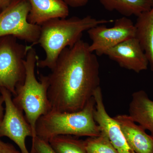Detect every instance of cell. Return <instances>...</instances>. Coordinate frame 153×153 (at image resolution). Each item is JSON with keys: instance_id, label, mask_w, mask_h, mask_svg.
<instances>
[{"instance_id": "obj_1", "label": "cell", "mask_w": 153, "mask_h": 153, "mask_svg": "<svg viewBox=\"0 0 153 153\" xmlns=\"http://www.w3.org/2000/svg\"><path fill=\"white\" fill-rule=\"evenodd\" d=\"M51 71L47 94L52 110L79 111L100 86L98 59L82 39L61 52Z\"/></svg>"}, {"instance_id": "obj_2", "label": "cell", "mask_w": 153, "mask_h": 153, "mask_svg": "<svg viewBox=\"0 0 153 153\" xmlns=\"http://www.w3.org/2000/svg\"><path fill=\"white\" fill-rule=\"evenodd\" d=\"M113 20L97 19L88 16L80 18L52 19L41 25L40 36L36 44L45 51L46 57L37 61L40 68L52 69L61 52L81 39L82 33L99 25L113 23Z\"/></svg>"}, {"instance_id": "obj_3", "label": "cell", "mask_w": 153, "mask_h": 153, "mask_svg": "<svg viewBox=\"0 0 153 153\" xmlns=\"http://www.w3.org/2000/svg\"><path fill=\"white\" fill-rule=\"evenodd\" d=\"M30 46L25 60V80L17 85L13 100L16 105L25 113L33 131V140L37 136L36 125L38 119L49 112L52 107L47 94L49 83L47 75L41 74L39 81L37 80L35 68L39 58L36 49Z\"/></svg>"}, {"instance_id": "obj_4", "label": "cell", "mask_w": 153, "mask_h": 153, "mask_svg": "<svg viewBox=\"0 0 153 153\" xmlns=\"http://www.w3.org/2000/svg\"><path fill=\"white\" fill-rule=\"evenodd\" d=\"M95 104L93 97L79 111L62 112L51 110L38 119L36 136L47 141L59 135L98 136L101 131L94 119Z\"/></svg>"}, {"instance_id": "obj_5", "label": "cell", "mask_w": 153, "mask_h": 153, "mask_svg": "<svg viewBox=\"0 0 153 153\" xmlns=\"http://www.w3.org/2000/svg\"><path fill=\"white\" fill-rule=\"evenodd\" d=\"M30 47L20 44L13 36L0 38V88H6L13 96L17 85L25 81V60Z\"/></svg>"}, {"instance_id": "obj_6", "label": "cell", "mask_w": 153, "mask_h": 153, "mask_svg": "<svg viewBox=\"0 0 153 153\" xmlns=\"http://www.w3.org/2000/svg\"><path fill=\"white\" fill-rule=\"evenodd\" d=\"M30 5L28 0H17L0 12V38L12 36L30 43L33 47L39 39L41 26L28 22Z\"/></svg>"}, {"instance_id": "obj_7", "label": "cell", "mask_w": 153, "mask_h": 153, "mask_svg": "<svg viewBox=\"0 0 153 153\" xmlns=\"http://www.w3.org/2000/svg\"><path fill=\"white\" fill-rule=\"evenodd\" d=\"M4 102V117L0 125V137H6L13 141L22 153H31L26 145V138L33 137L31 126L26 119L23 111L13 101V94L4 88H0Z\"/></svg>"}, {"instance_id": "obj_8", "label": "cell", "mask_w": 153, "mask_h": 153, "mask_svg": "<svg viewBox=\"0 0 153 153\" xmlns=\"http://www.w3.org/2000/svg\"><path fill=\"white\" fill-rule=\"evenodd\" d=\"M87 32L91 41V44H89V50L98 55H104L109 49L126 40L136 37L134 24L126 17L116 20L111 27L99 25Z\"/></svg>"}, {"instance_id": "obj_9", "label": "cell", "mask_w": 153, "mask_h": 153, "mask_svg": "<svg viewBox=\"0 0 153 153\" xmlns=\"http://www.w3.org/2000/svg\"><path fill=\"white\" fill-rule=\"evenodd\" d=\"M106 55L122 68L139 73L148 69L149 60L136 37L123 41L107 51Z\"/></svg>"}, {"instance_id": "obj_10", "label": "cell", "mask_w": 153, "mask_h": 153, "mask_svg": "<svg viewBox=\"0 0 153 153\" xmlns=\"http://www.w3.org/2000/svg\"><path fill=\"white\" fill-rule=\"evenodd\" d=\"M93 97L95 102L94 119L100 131L106 134L119 153H135L128 145L116 121L107 112L100 86L95 90Z\"/></svg>"}, {"instance_id": "obj_11", "label": "cell", "mask_w": 153, "mask_h": 153, "mask_svg": "<svg viewBox=\"0 0 153 153\" xmlns=\"http://www.w3.org/2000/svg\"><path fill=\"white\" fill-rule=\"evenodd\" d=\"M120 126L130 147L135 153H153V137L137 124L129 115L119 114L113 117Z\"/></svg>"}, {"instance_id": "obj_12", "label": "cell", "mask_w": 153, "mask_h": 153, "mask_svg": "<svg viewBox=\"0 0 153 153\" xmlns=\"http://www.w3.org/2000/svg\"><path fill=\"white\" fill-rule=\"evenodd\" d=\"M30 5L28 21L39 25L52 19H65L69 15L68 6L63 0H28Z\"/></svg>"}, {"instance_id": "obj_13", "label": "cell", "mask_w": 153, "mask_h": 153, "mask_svg": "<svg viewBox=\"0 0 153 153\" xmlns=\"http://www.w3.org/2000/svg\"><path fill=\"white\" fill-rule=\"evenodd\" d=\"M128 111L132 120L149 131L153 137V100L144 91L133 93Z\"/></svg>"}, {"instance_id": "obj_14", "label": "cell", "mask_w": 153, "mask_h": 153, "mask_svg": "<svg viewBox=\"0 0 153 153\" xmlns=\"http://www.w3.org/2000/svg\"><path fill=\"white\" fill-rule=\"evenodd\" d=\"M134 25L136 38L141 45L153 72V5L149 10L137 17Z\"/></svg>"}, {"instance_id": "obj_15", "label": "cell", "mask_w": 153, "mask_h": 153, "mask_svg": "<svg viewBox=\"0 0 153 153\" xmlns=\"http://www.w3.org/2000/svg\"><path fill=\"white\" fill-rule=\"evenodd\" d=\"M105 9L116 11L124 17H137L149 10L153 5V0H99Z\"/></svg>"}, {"instance_id": "obj_16", "label": "cell", "mask_w": 153, "mask_h": 153, "mask_svg": "<svg viewBox=\"0 0 153 153\" xmlns=\"http://www.w3.org/2000/svg\"><path fill=\"white\" fill-rule=\"evenodd\" d=\"M48 142L56 153H87L84 141L70 135L57 136Z\"/></svg>"}, {"instance_id": "obj_17", "label": "cell", "mask_w": 153, "mask_h": 153, "mask_svg": "<svg viewBox=\"0 0 153 153\" xmlns=\"http://www.w3.org/2000/svg\"><path fill=\"white\" fill-rule=\"evenodd\" d=\"M84 141L87 153H119L103 132L101 131L98 136L88 137Z\"/></svg>"}, {"instance_id": "obj_18", "label": "cell", "mask_w": 153, "mask_h": 153, "mask_svg": "<svg viewBox=\"0 0 153 153\" xmlns=\"http://www.w3.org/2000/svg\"><path fill=\"white\" fill-rule=\"evenodd\" d=\"M31 153H56L50 144L45 140L36 136L32 140Z\"/></svg>"}, {"instance_id": "obj_19", "label": "cell", "mask_w": 153, "mask_h": 153, "mask_svg": "<svg viewBox=\"0 0 153 153\" xmlns=\"http://www.w3.org/2000/svg\"><path fill=\"white\" fill-rule=\"evenodd\" d=\"M0 153H22L17 150L13 145L0 140Z\"/></svg>"}, {"instance_id": "obj_20", "label": "cell", "mask_w": 153, "mask_h": 153, "mask_svg": "<svg viewBox=\"0 0 153 153\" xmlns=\"http://www.w3.org/2000/svg\"><path fill=\"white\" fill-rule=\"evenodd\" d=\"M68 6L72 7H80L86 5L89 0H63Z\"/></svg>"}, {"instance_id": "obj_21", "label": "cell", "mask_w": 153, "mask_h": 153, "mask_svg": "<svg viewBox=\"0 0 153 153\" xmlns=\"http://www.w3.org/2000/svg\"><path fill=\"white\" fill-rule=\"evenodd\" d=\"M17 0H0V11L8 7Z\"/></svg>"}, {"instance_id": "obj_22", "label": "cell", "mask_w": 153, "mask_h": 153, "mask_svg": "<svg viewBox=\"0 0 153 153\" xmlns=\"http://www.w3.org/2000/svg\"><path fill=\"white\" fill-rule=\"evenodd\" d=\"M4 105V98L0 93V125L1 123L4 114L5 107Z\"/></svg>"}, {"instance_id": "obj_23", "label": "cell", "mask_w": 153, "mask_h": 153, "mask_svg": "<svg viewBox=\"0 0 153 153\" xmlns=\"http://www.w3.org/2000/svg\"><path fill=\"white\" fill-rule=\"evenodd\" d=\"M0 12H1V11H0Z\"/></svg>"}]
</instances>
